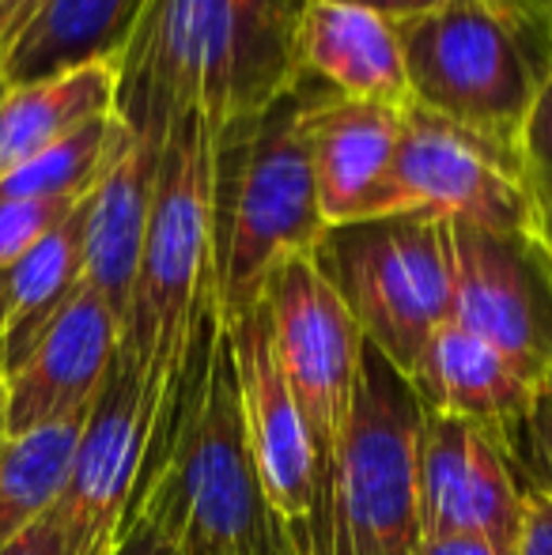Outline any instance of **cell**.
Returning <instances> with one entry per match:
<instances>
[{"label": "cell", "instance_id": "38", "mask_svg": "<svg viewBox=\"0 0 552 555\" xmlns=\"http://www.w3.org/2000/svg\"><path fill=\"white\" fill-rule=\"evenodd\" d=\"M8 88H12V83H8V76H4V68H0V99L8 95Z\"/></svg>", "mask_w": 552, "mask_h": 555}, {"label": "cell", "instance_id": "2", "mask_svg": "<svg viewBox=\"0 0 552 555\" xmlns=\"http://www.w3.org/2000/svg\"><path fill=\"white\" fill-rule=\"evenodd\" d=\"M216 129L197 106L170 117L159 155L152 216L118 351L137 366L144 401V465L155 457L185 374L201 314L216 302L213 269Z\"/></svg>", "mask_w": 552, "mask_h": 555}, {"label": "cell", "instance_id": "30", "mask_svg": "<svg viewBox=\"0 0 552 555\" xmlns=\"http://www.w3.org/2000/svg\"><path fill=\"white\" fill-rule=\"evenodd\" d=\"M333 4H348V8H363V12H375L390 23H409L424 12H435L447 0H333Z\"/></svg>", "mask_w": 552, "mask_h": 555}, {"label": "cell", "instance_id": "9", "mask_svg": "<svg viewBox=\"0 0 552 555\" xmlns=\"http://www.w3.org/2000/svg\"><path fill=\"white\" fill-rule=\"evenodd\" d=\"M447 249L450 322L538 389L552 371V261L538 234L447 223Z\"/></svg>", "mask_w": 552, "mask_h": 555}, {"label": "cell", "instance_id": "25", "mask_svg": "<svg viewBox=\"0 0 552 555\" xmlns=\"http://www.w3.org/2000/svg\"><path fill=\"white\" fill-rule=\"evenodd\" d=\"M80 201H23L0 197V272H8L27 249H35L53 227L76 212Z\"/></svg>", "mask_w": 552, "mask_h": 555}, {"label": "cell", "instance_id": "16", "mask_svg": "<svg viewBox=\"0 0 552 555\" xmlns=\"http://www.w3.org/2000/svg\"><path fill=\"white\" fill-rule=\"evenodd\" d=\"M163 140L167 137H147V132H133L129 125H121L118 147H114L103 178L88 197L84 284L103 295L118 322H126L129 295H133L147 216H152L155 178H159Z\"/></svg>", "mask_w": 552, "mask_h": 555}, {"label": "cell", "instance_id": "21", "mask_svg": "<svg viewBox=\"0 0 552 555\" xmlns=\"http://www.w3.org/2000/svg\"><path fill=\"white\" fill-rule=\"evenodd\" d=\"M91 197V193H88ZM88 197L76 205L61 227H53L35 249L20 257L8 276V330L0 340L4 371H12L30 344L42 336L57 310L80 292L84 284V223H88Z\"/></svg>", "mask_w": 552, "mask_h": 555}, {"label": "cell", "instance_id": "15", "mask_svg": "<svg viewBox=\"0 0 552 555\" xmlns=\"http://www.w3.org/2000/svg\"><path fill=\"white\" fill-rule=\"evenodd\" d=\"M121 344V322L95 287L57 310L30 351L4 371V431L27 435L95 404Z\"/></svg>", "mask_w": 552, "mask_h": 555}, {"label": "cell", "instance_id": "14", "mask_svg": "<svg viewBox=\"0 0 552 555\" xmlns=\"http://www.w3.org/2000/svg\"><path fill=\"white\" fill-rule=\"evenodd\" d=\"M307 83L299 132L325 227L394 216L390 175L409 106L360 103Z\"/></svg>", "mask_w": 552, "mask_h": 555}, {"label": "cell", "instance_id": "4", "mask_svg": "<svg viewBox=\"0 0 552 555\" xmlns=\"http://www.w3.org/2000/svg\"><path fill=\"white\" fill-rule=\"evenodd\" d=\"M129 521L159 529L175 555H295L251 457L228 325L197 409L182 420L159 473L133 495Z\"/></svg>", "mask_w": 552, "mask_h": 555}, {"label": "cell", "instance_id": "6", "mask_svg": "<svg viewBox=\"0 0 552 555\" xmlns=\"http://www.w3.org/2000/svg\"><path fill=\"white\" fill-rule=\"evenodd\" d=\"M409 103L518 159V132L545 68L534 42L480 0H447L398 23Z\"/></svg>", "mask_w": 552, "mask_h": 555}, {"label": "cell", "instance_id": "17", "mask_svg": "<svg viewBox=\"0 0 552 555\" xmlns=\"http://www.w3.org/2000/svg\"><path fill=\"white\" fill-rule=\"evenodd\" d=\"M295 68L299 80L318 83L341 99L413 106L398 23L363 8L310 0L299 23Z\"/></svg>", "mask_w": 552, "mask_h": 555}, {"label": "cell", "instance_id": "39", "mask_svg": "<svg viewBox=\"0 0 552 555\" xmlns=\"http://www.w3.org/2000/svg\"><path fill=\"white\" fill-rule=\"evenodd\" d=\"M534 4H538V8H541V12H545V15H549V20H552V0H534Z\"/></svg>", "mask_w": 552, "mask_h": 555}, {"label": "cell", "instance_id": "31", "mask_svg": "<svg viewBox=\"0 0 552 555\" xmlns=\"http://www.w3.org/2000/svg\"><path fill=\"white\" fill-rule=\"evenodd\" d=\"M114 555H175V548H170V544L159 537V529H152L147 521H129L126 537H121V544Z\"/></svg>", "mask_w": 552, "mask_h": 555}, {"label": "cell", "instance_id": "24", "mask_svg": "<svg viewBox=\"0 0 552 555\" xmlns=\"http://www.w3.org/2000/svg\"><path fill=\"white\" fill-rule=\"evenodd\" d=\"M496 446L508 457L518 491H545V495H552V371L534 389L526 416Z\"/></svg>", "mask_w": 552, "mask_h": 555}, {"label": "cell", "instance_id": "19", "mask_svg": "<svg viewBox=\"0 0 552 555\" xmlns=\"http://www.w3.org/2000/svg\"><path fill=\"white\" fill-rule=\"evenodd\" d=\"M147 0H46L0 57L8 83H35L91 61L118 65Z\"/></svg>", "mask_w": 552, "mask_h": 555}, {"label": "cell", "instance_id": "20", "mask_svg": "<svg viewBox=\"0 0 552 555\" xmlns=\"http://www.w3.org/2000/svg\"><path fill=\"white\" fill-rule=\"evenodd\" d=\"M114 103H118L114 61H91L46 80L8 88V95L0 99V182L80 125L114 114Z\"/></svg>", "mask_w": 552, "mask_h": 555}, {"label": "cell", "instance_id": "40", "mask_svg": "<svg viewBox=\"0 0 552 555\" xmlns=\"http://www.w3.org/2000/svg\"><path fill=\"white\" fill-rule=\"evenodd\" d=\"M549 50H552V20H549Z\"/></svg>", "mask_w": 552, "mask_h": 555}, {"label": "cell", "instance_id": "10", "mask_svg": "<svg viewBox=\"0 0 552 555\" xmlns=\"http://www.w3.org/2000/svg\"><path fill=\"white\" fill-rule=\"evenodd\" d=\"M394 212H427L485 231L538 227V193L523 163L492 144L409 106L390 175Z\"/></svg>", "mask_w": 552, "mask_h": 555}, {"label": "cell", "instance_id": "1", "mask_svg": "<svg viewBox=\"0 0 552 555\" xmlns=\"http://www.w3.org/2000/svg\"><path fill=\"white\" fill-rule=\"evenodd\" d=\"M310 0H147L118 57L121 125L167 137L197 106L216 132L299 83L295 42Z\"/></svg>", "mask_w": 552, "mask_h": 555}, {"label": "cell", "instance_id": "35", "mask_svg": "<svg viewBox=\"0 0 552 555\" xmlns=\"http://www.w3.org/2000/svg\"><path fill=\"white\" fill-rule=\"evenodd\" d=\"M15 20L8 15V8H4V0H0V57L8 53V46H12V38H15Z\"/></svg>", "mask_w": 552, "mask_h": 555}, {"label": "cell", "instance_id": "22", "mask_svg": "<svg viewBox=\"0 0 552 555\" xmlns=\"http://www.w3.org/2000/svg\"><path fill=\"white\" fill-rule=\"evenodd\" d=\"M88 412L0 439V548L57 503Z\"/></svg>", "mask_w": 552, "mask_h": 555}, {"label": "cell", "instance_id": "26", "mask_svg": "<svg viewBox=\"0 0 552 555\" xmlns=\"http://www.w3.org/2000/svg\"><path fill=\"white\" fill-rule=\"evenodd\" d=\"M518 163H523L530 190L541 201H552V61L541 73L534 103L526 111L523 132H518Z\"/></svg>", "mask_w": 552, "mask_h": 555}, {"label": "cell", "instance_id": "13", "mask_svg": "<svg viewBox=\"0 0 552 555\" xmlns=\"http://www.w3.org/2000/svg\"><path fill=\"white\" fill-rule=\"evenodd\" d=\"M231 356L239 374L246 439L258 468L261 491L273 514L284 521L295 555L314 548V480H310V450L295 412L292 389L280 371L273 325L266 302H254L243 318L228 322Z\"/></svg>", "mask_w": 552, "mask_h": 555}, {"label": "cell", "instance_id": "23", "mask_svg": "<svg viewBox=\"0 0 552 555\" xmlns=\"http://www.w3.org/2000/svg\"><path fill=\"white\" fill-rule=\"evenodd\" d=\"M118 140H121L118 114L95 117V121L68 132L65 140H57L53 147H46V152L35 155L30 163H23L20 170H12V175L0 182V197L84 201L99 185V178H103Z\"/></svg>", "mask_w": 552, "mask_h": 555}, {"label": "cell", "instance_id": "8", "mask_svg": "<svg viewBox=\"0 0 552 555\" xmlns=\"http://www.w3.org/2000/svg\"><path fill=\"white\" fill-rule=\"evenodd\" d=\"M424 404L413 386L363 344L345 473L333 514V555H416V457Z\"/></svg>", "mask_w": 552, "mask_h": 555}, {"label": "cell", "instance_id": "27", "mask_svg": "<svg viewBox=\"0 0 552 555\" xmlns=\"http://www.w3.org/2000/svg\"><path fill=\"white\" fill-rule=\"evenodd\" d=\"M515 555H552V495L523 491V529Z\"/></svg>", "mask_w": 552, "mask_h": 555}, {"label": "cell", "instance_id": "7", "mask_svg": "<svg viewBox=\"0 0 552 555\" xmlns=\"http://www.w3.org/2000/svg\"><path fill=\"white\" fill-rule=\"evenodd\" d=\"M314 257L360 325L363 344L409 378L427 336L450 322L447 220L394 212L325 227Z\"/></svg>", "mask_w": 552, "mask_h": 555}, {"label": "cell", "instance_id": "29", "mask_svg": "<svg viewBox=\"0 0 552 555\" xmlns=\"http://www.w3.org/2000/svg\"><path fill=\"white\" fill-rule=\"evenodd\" d=\"M485 8H492L500 20H508L511 27L518 30L523 38H538V35H545L549 38V15L541 12L534 0H480Z\"/></svg>", "mask_w": 552, "mask_h": 555}, {"label": "cell", "instance_id": "3", "mask_svg": "<svg viewBox=\"0 0 552 555\" xmlns=\"http://www.w3.org/2000/svg\"><path fill=\"white\" fill-rule=\"evenodd\" d=\"M307 83L266 111L216 132L213 269L223 325L261 302L266 280L295 254H314L325 234L299 117Z\"/></svg>", "mask_w": 552, "mask_h": 555}, {"label": "cell", "instance_id": "28", "mask_svg": "<svg viewBox=\"0 0 552 555\" xmlns=\"http://www.w3.org/2000/svg\"><path fill=\"white\" fill-rule=\"evenodd\" d=\"M0 555H65V537H61L53 514L46 511L42 518L30 521L20 537H12V541L0 548Z\"/></svg>", "mask_w": 552, "mask_h": 555}, {"label": "cell", "instance_id": "37", "mask_svg": "<svg viewBox=\"0 0 552 555\" xmlns=\"http://www.w3.org/2000/svg\"><path fill=\"white\" fill-rule=\"evenodd\" d=\"M4 371H0V439H4Z\"/></svg>", "mask_w": 552, "mask_h": 555}, {"label": "cell", "instance_id": "34", "mask_svg": "<svg viewBox=\"0 0 552 555\" xmlns=\"http://www.w3.org/2000/svg\"><path fill=\"white\" fill-rule=\"evenodd\" d=\"M42 4H46V0H4L8 15H12V20H15V27H20V30L27 27V20H30V15H35ZM20 30H15V35H20Z\"/></svg>", "mask_w": 552, "mask_h": 555}, {"label": "cell", "instance_id": "18", "mask_svg": "<svg viewBox=\"0 0 552 555\" xmlns=\"http://www.w3.org/2000/svg\"><path fill=\"white\" fill-rule=\"evenodd\" d=\"M416 401L424 412L454 416L480 427L492 442H500L534 401V386L480 336L447 322L427 336L409 374Z\"/></svg>", "mask_w": 552, "mask_h": 555}, {"label": "cell", "instance_id": "32", "mask_svg": "<svg viewBox=\"0 0 552 555\" xmlns=\"http://www.w3.org/2000/svg\"><path fill=\"white\" fill-rule=\"evenodd\" d=\"M416 555H500L496 544L480 541V537H439V541H424Z\"/></svg>", "mask_w": 552, "mask_h": 555}, {"label": "cell", "instance_id": "41", "mask_svg": "<svg viewBox=\"0 0 552 555\" xmlns=\"http://www.w3.org/2000/svg\"><path fill=\"white\" fill-rule=\"evenodd\" d=\"M0 371H4V356H0Z\"/></svg>", "mask_w": 552, "mask_h": 555}, {"label": "cell", "instance_id": "11", "mask_svg": "<svg viewBox=\"0 0 552 555\" xmlns=\"http://www.w3.org/2000/svg\"><path fill=\"white\" fill-rule=\"evenodd\" d=\"M140 465H144V401L140 374L118 351L88 424L76 442L65 488L50 506L65 555H114L133 511Z\"/></svg>", "mask_w": 552, "mask_h": 555}, {"label": "cell", "instance_id": "36", "mask_svg": "<svg viewBox=\"0 0 552 555\" xmlns=\"http://www.w3.org/2000/svg\"><path fill=\"white\" fill-rule=\"evenodd\" d=\"M4 330H8V276L0 272V340H4Z\"/></svg>", "mask_w": 552, "mask_h": 555}, {"label": "cell", "instance_id": "12", "mask_svg": "<svg viewBox=\"0 0 552 555\" xmlns=\"http://www.w3.org/2000/svg\"><path fill=\"white\" fill-rule=\"evenodd\" d=\"M420 544L439 537H480L515 555L523 529V491L503 450L480 427L424 412L416 457Z\"/></svg>", "mask_w": 552, "mask_h": 555}, {"label": "cell", "instance_id": "33", "mask_svg": "<svg viewBox=\"0 0 552 555\" xmlns=\"http://www.w3.org/2000/svg\"><path fill=\"white\" fill-rule=\"evenodd\" d=\"M534 234H538V242L545 246V254L552 261V201L538 197V227H534Z\"/></svg>", "mask_w": 552, "mask_h": 555}, {"label": "cell", "instance_id": "5", "mask_svg": "<svg viewBox=\"0 0 552 555\" xmlns=\"http://www.w3.org/2000/svg\"><path fill=\"white\" fill-rule=\"evenodd\" d=\"M261 302L310 450V480H314L310 555H333V514H337L341 473L352 431L363 333L314 254L287 257L266 280Z\"/></svg>", "mask_w": 552, "mask_h": 555}]
</instances>
